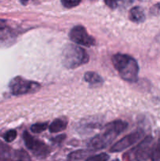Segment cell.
Returning a JSON list of instances; mask_svg holds the SVG:
<instances>
[{
  "instance_id": "1",
  "label": "cell",
  "mask_w": 160,
  "mask_h": 161,
  "mask_svg": "<svg viewBox=\"0 0 160 161\" xmlns=\"http://www.w3.org/2000/svg\"><path fill=\"white\" fill-rule=\"evenodd\" d=\"M128 124L123 120H115L104 127L103 131L94 137L89 142V148L93 150L104 149L111 144L118 135L124 131Z\"/></svg>"
},
{
  "instance_id": "2",
  "label": "cell",
  "mask_w": 160,
  "mask_h": 161,
  "mask_svg": "<svg viewBox=\"0 0 160 161\" xmlns=\"http://www.w3.org/2000/svg\"><path fill=\"white\" fill-rule=\"evenodd\" d=\"M111 61L122 80L128 82L137 80L139 66L133 57L124 53H116L112 56Z\"/></svg>"
},
{
  "instance_id": "3",
  "label": "cell",
  "mask_w": 160,
  "mask_h": 161,
  "mask_svg": "<svg viewBox=\"0 0 160 161\" xmlns=\"http://www.w3.org/2000/svg\"><path fill=\"white\" fill-rule=\"evenodd\" d=\"M61 61L67 69H76L89 61V55L82 47L67 44L61 53Z\"/></svg>"
},
{
  "instance_id": "4",
  "label": "cell",
  "mask_w": 160,
  "mask_h": 161,
  "mask_svg": "<svg viewBox=\"0 0 160 161\" xmlns=\"http://www.w3.org/2000/svg\"><path fill=\"white\" fill-rule=\"evenodd\" d=\"M9 86L13 95H22L37 92L41 88V85L37 82L27 80L20 76L13 79L9 83Z\"/></svg>"
},
{
  "instance_id": "5",
  "label": "cell",
  "mask_w": 160,
  "mask_h": 161,
  "mask_svg": "<svg viewBox=\"0 0 160 161\" xmlns=\"http://www.w3.org/2000/svg\"><path fill=\"white\" fill-rule=\"evenodd\" d=\"M23 139L26 147L35 157L39 158H45L50 154V150L48 146L43 142L31 136L28 131H24L23 133Z\"/></svg>"
},
{
  "instance_id": "6",
  "label": "cell",
  "mask_w": 160,
  "mask_h": 161,
  "mask_svg": "<svg viewBox=\"0 0 160 161\" xmlns=\"http://www.w3.org/2000/svg\"><path fill=\"white\" fill-rule=\"evenodd\" d=\"M69 38L75 43L84 47H92L95 45V39L88 34L86 28L82 25L73 27L69 32Z\"/></svg>"
},
{
  "instance_id": "7",
  "label": "cell",
  "mask_w": 160,
  "mask_h": 161,
  "mask_svg": "<svg viewBox=\"0 0 160 161\" xmlns=\"http://www.w3.org/2000/svg\"><path fill=\"white\" fill-rule=\"evenodd\" d=\"M144 135V131L141 130H135L132 133L129 134L126 136L122 138L119 141H118L115 144L111 146V153H119L122 152L124 149H127L130 146H133V144L137 142L140 139H141Z\"/></svg>"
},
{
  "instance_id": "8",
  "label": "cell",
  "mask_w": 160,
  "mask_h": 161,
  "mask_svg": "<svg viewBox=\"0 0 160 161\" xmlns=\"http://www.w3.org/2000/svg\"><path fill=\"white\" fill-rule=\"evenodd\" d=\"M153 147V138L147 136L133 150V157L136 161H144L150 157Z\"/></svg>"
},
{
  "instance_id": "9",
  "label": "cell",
  "mask_w": 160,
  "mask_h": 161,
  "mask_svg": "<svg viewBox=\"0 0 160 161\" xmlns=\"http://www.w3.org/2000/svg\"><path fill=\"white\" fill-rule=\"evenodd\" d=\"M129 17L131 21L135 23H141L145 20L144 9L141 6H134L129 12Z\"/></svg>"
},
{
  "instance_id": "10",
  "label": "cell",
  "mask_w": 160,
  "mask_h": 161,
  "mask_svg": "<svg viewBox=\"0 0 160 161\" xmlns=\"http://www.w3.org/2000/svg\"><path fill=\"white\" fill-rule=\"evenodd\" d=\"M67 125V121L64 118H58L54 119L49 126V130L50 133H57L61 130H65Z\"/></svg>"
},
{
  "instance_id": "11",
  "label": "cell",
  "mask_w": 160,
  "mask_h": 161,
  "mask_svg": "<svg viewBox=\"0 0 160 161\" xmlns=\"http://www.w3.org/2000/svg\"><path fill=\"white\" fill-rule=\"evenodd\" d=\"M86 82H87L91 86H99L104 82L103 79L97 73L93 72H87L84 75Z\"/></svg>"
},
{
  "instance_id": "12",
  "label": "cell",
  "mask_w": 160,
  "mask_h": 161,
  "mask_svg": "<svg viewBox=\"0 0 160 161\" xmlns=\"http://www.w3.org/2000/svg\"><path fill=\"white\" fill-rule=\"evenodd\" d=\"M12 156V149L8 145L0 142V161H9Z\"/></svg>"
},
{
  "instance_id": "13",
  "label": "cell",
  "mask_w": 160,
  "mask_h": 161,
  "mask_svg": "<svg viewBox=\"0 0 160 161\" xmlns=\"http://www.w3.org/2000/svg\"><path fill=\"white\" fill-rule=\"evenodd\" d=\"M88 152L86 150H77L75 152H72L70 153L67 157V160L68 161H78L81 160L82 159L85 158L86 155H87Z\"/></svg>"
},
{
  "instance_id": "14",
  "label": "cell",
  "mask_w": 160,
  "mask_h": 161,
  "mask_svg": "<svg viewBox=\"0 0 160 161\" xmlns=\"http://www.w3.org/2000/svg\"><path fill=\"white\" fill-rule=\"evenodd\" d=\"M150 158L152 161H160V140L152 147Z\"/></svg>"
},
{
  "instance_id": "15",
  "label": "cell",
  "mask_w": 160,
  "mask_h": 161,
  "mask_svg": "<svg viewBox=\"0 0 160 161\" xmlns=\"http://www.w3.org/2000/svg\"><path fill=\"white\" fill-rule=\"evenodd\" d=\"M49 127L48 123H37L35 124H33L31 127V130L33 133L39 134L44 131Z\"/></svg>"
},
{
  "instance_id": "16",
  "label": "cell",
  "mask_w": 160,
  "mask_h": 161,
  "mask_svg": "<svg viewBox=\"0 0 160 161\" xmlns=\"http://www.w3.org/2000/svg\"><path fill=\"white\" fill-rule=\"evenodd\" d=\"M10 34V30L3 20H0V39H5Z\"/></svg>"
},
{
  "instance_id": "17",
  "label": "cell",
  "mask_w": 160,
  "mask_h": 161,
  "mask_svg": "<svg viewBox=\"0 0 160 161\" xmlns=\"http://www.w3.org/2000/svg\"><path fill=\"white\" fill-rule=\"evenodd\" d=\"M108 159H109V156L107 153H102L89 157L86 161H107Z\"/></svg>"
},
{
  "instance_id": "18",
  "label": "cell",
  "mask_w": 160,
  "mask_h": 161,
  "mask_svg": "<svg viewBox=\"0 0 160 161\" xmlns=\"http://www.w3.org/2000/svg\"><path fill=\"white\" fill-rule=\"evenodd\" d=\"M81 1L82 0H61V3L65 8L71 9L78 6Z\"/></svg>"
},
{
  "instance_id": "19",
  "label": "cell",
  "mask_w": 160,
  "mask_h": 161,
  "mask_svg": "<svg viewBox=\"0 0 160 161\" xmlns=\"http://www.w3.org/2000/svg\"><path fill=\"white\" fill-rule=\"evenodd\" d=\"M17 131L14 130H8L7 132H6L4 135H3V138H4L5 141L6 142H11L13 140H15V138H17Z\"/></svg>"
},
{
  "instance_id": "20",
  "label": "cell",
  "mask_w": 160,
  "mask_h": 161,
  "mask_svg": "<svg viewBox=\"0 0 160 161\" xmlns=\"http://www.w3.org/2000/svg\"><path fill=\"white\" fill-rule=\"evenodd\" d=\"M120 2L121 0H104L105 4L111 9H115L119 6Z\"/></svg>"
},
{
  "instance_id": "21",
  "label": "cell",
  "mask_w": 160,
  "mask_h": 161,
  "mask_svg": "<svg viewBox=\"0 0 160 161\" xmlns=\"http://www.w3.org/2000/svg\"><path fill=\"white\" fill-rule=\"evenodd\" d=\"M151 13L154 15H158L160 14V3H157L153 6L151 9Z\"/></svg>"
},
{
  "instance_id": "22",
  "label": "cell",
  "mask_w": 160,
  "mask_h": 161,
  "mask_svg": "<svg viewBox=\"0 0 160 161\" xmlns=\"http://www.w3.org/2000/svg\"><path fill=\"white\" fill-rule=\"evenodd\" d=\"M65 138V135H59V136L56 137V138H54V140L53 141L55 142H58V143H61V142L63 141V140Z\"/></svg>"
},
{
  "instance_id": "23",
  "label": "cell",
  "mask_w": 160,
  "mask_h": 161,
  "mask_svg": "<svg viewBox=\"0 0 160 161\" xmlns=\"http://www.w3.org/2000/svg\"><path fill=\"white\" fill-rule=\"evenodd\" d=\"M20 1H21L23 3H25L27 2V0H20Z\"/></svg>"
},
{
  "instance_id": "24",
  "label": "cell",
  "mask_w": 160,
  "mask_h": 161,
  "mask_svg": "<svg viewBox=\"0 0 160 161\" xmlns=\"http://www.w3.org/2000/svg\"><path fill=\"white\" fill-rule=\"evenodd\" d=\"M112 161H119V160H118V159H116V160H112Z\"/></svg>"
}]
</instances>
